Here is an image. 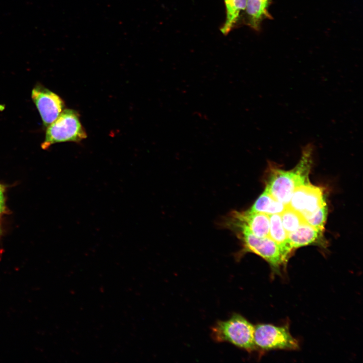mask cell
I'll list each match as a JSON object with an SVG mask.
<instances>
[{"label": "cell", "mask_w": 363, "mask_h": 363, "mask_svg": "<svg viewBox=\"0 0 363 363\" xmlns=\"http://www.w3.org/2000/svg\"><path fill=\"white\" fill-rule=\"evenodd\" d=\"M325 203L323 190L309 183L295 190L287 205L303 216L314 212Z\"/></svg>", "instance_id": "7"}, {"label": "cell", "mask_w": 363, "mask_h": 363, "mask_svg": "<svg viewBox=\"0 0 363 363\" xmlns=\"http://www.w3.org/2000/svg\"><path fill=\"white\" fill-rule=\"evenodd\" d=\"M327 207L326 203L314 212L303 216L307 223L323 231L327 219Z\"/></svg>", "instance_id": "14"}, {"label": "cell", "mask_w": 363, "mask_h": 363, "mask_svg": "<svg viewBox=\"0 0 363 363\" xmlns=\"http://www.w3.org/2000/svg\"><path fill=\"white\" fill-rule=\"evenodd\" d=\"M226 8L225 21L221 32L227 35L237 22L240 13L246 9V0H224Z\"/></svg>", "instance_id": "11"}, {"label": "cell", "mask_w": 363, "mask_h": 363, "mask_svg": "<svg viewBox=\"0 0 363 363\" xmlns=\"http://www.w3.org/2000/svg\"><path fill=\"white\" fill-rule=\"evenodd\" d=\"M1 214V213H0ZM0 233H1V228H0Z\"/></svg>", "instance_id": "16"}, {"label": "cell", "mask_w": 363, "mask_h": 363, "mask_svg": "<svg viewBox=\"0 0 363 363\" xmlns=\"http://www.w3.org/2000/svg\"><path fill=\"white\" fill-rule=\"evenodd\" d=\"M230 230L235 234L241 243V249L235 254L237 260L246 254L252 253L265 260L269 264L273 274H281V267L285 265L287 259L279 246L269 236L257 237L243 227L235 228Z\"/></svg>", "instance_id": "2"}, {"label": "cell", "mask_w": 363, "mask_h": 363, "mask_svg": "<svg viewBox=\"0 0 363 363\" xmlns=\"http://www.w3.org/2000/svg\"><path fill=\"white\" fill-rule=\"evenodd\" d=\"M254 338L256 349L268 351L296 350L299 348L297 341L292 336L286 326L258 324L255 326Z\"/></svg>", "instance_id": "5"}, {"label": "cell", "mask_w": 363, "mask_h": 363, "mask_svg": "<svg viewBox=\"0 0 363 363\" xmlns=\"http://www.w3.org/2000/svg\"><path fill=\"white\" fill-rule=\"evenodd\" d=\"M322 232L304 222L296 230L287 233L289 245L293 250L318 243Z\"/></svg>", "instance_id": "9"}, {"label": "cell", "mask_w": 363, "mask_h": 363, "mask_svg": "<svg viewBox=\"0 0 363 363\" xmlns=\"http://www.w3.org/2000/svg\"><path fill=\"white\" fill-rule=\"evenodd\" d=\"M270 227L269 236L280 247L284 256L287 259L292 251L288 239L287 232L284 229L280 214L269 215Z\"/></svg>", "instance_id": "10"}, {"label": "cell", "mask_w": 363, "mask_h": 363, "mask_svg": "<svg viewBox=\"0 0 363 363\" xmlns=\"http://www.w3.org/2000/svg\"><path fill=\"white\" fill-rule=\"evenodd\" d=\"M4 187L0 185V213H3L5 210Z\"/></svg>", "instance_id": "15"}, {"label": "cell", "mask_w": 363, "mask_h": 363, "mask_svg": "<svg viewBox=\"0 0 363 363\" xmlns=\"http://www.w3.org/2000/svg\"><path fill=\"white\" fill-rule=\"evenodd\" d=\"M314 148L312 143L303 147L301 158L293 169H273L265 190L276 200L287 205L295 190L310 183L309 174L313 163Z\"/></svg>", "instance_id": "1"}, {"label": "cell", "mask_w": 363, "mask_h": 363, "mask_svg": "<svg viewBox=\"0 0 363 363\" xmlns=\"http://www.w3.org/2000/svg\"><path fill=\"white\" fill-rule=\"evenodd\" d=\"M286 205L274 199L265 190L256 200L250 210L267 215L280 214Z\"/></svg>", "instance_id": "12"}, {"label": "cell", "mask_w": 363, "mask_h": 363, "mask_svg": "<svg viewBox=\"0 0 363 363\" xmlns=\"http://www.w3.org/2000/svg\"><path fill=\"white\" fill-rule=\"evenodd\" d=\"M280 216L282 225L287 233L294 231L305 222L300 213L287 205Z\"/></svg>", "instance_id": "13"}, {"label": "cell", "mask_w": 363, "mask_h": 363, "mask_svg": "<svg viewBox=\"0 0 363 363\" xmlns=\"http://www.w3.org/2000/svg\"><path fill=\"white\" fill-rule=\"evenodd\" d=\"M31 98L44 128H46L54 121L64 109L65 105L63 100L40 84H36L33 88Z\"/></svg>", "instance_id": "6"}, {"label": "cell", "mask_w": 363, "mask_h": 363, "mask_svg": "<svg viewBox=\"0 0 363 363\" xmlns=\"http://www.w3.org/2000/svg\"><path fill=\"white\" fill-rule=\"evenodd\" d=\"M86 137L78 113L73 109H66L46 128L45 139L41 147L46 149L55 143L80 142Z\"/></svg>", "instance_id": "4"}, {"label": "cell", "mask_w": 363, "mask_h": 363, "mask_svg": "<svg viewBox=\"0 0 363 363\" xmlns=\"http://www.w3.org/2000/svg\"><path fill=\"white\" fill-rule=\"evenodd\" d=\"M255 326L242 315L233 313L226 320L217 321L211 328V337L217 343L227 342L251 352L256 349Z\"/></svg>", "instance_id": "3"}, {"label": "cell", "mask_w": 363, "mask_h": 363, "mask_svg": "<svg viewBox=\"0 0 363 363\" xmlns=\"http://www.w3.org/2000/svg\"><path fill=\"white\" fill-rule=\"evenodd\" d=\"M272 0H246L247 24L253 29L259 31L262 22L272 19L268 9Z\"/></svg>", "instance_id": "8"}]
</instances>
